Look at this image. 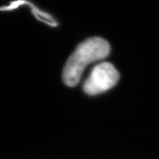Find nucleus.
Instances as JSON below:
<instances>
[{"mask_svg":"<svg viewBox=\"0 0 159 159\" xmlns=\"http://www.w3.org/2000/svg\"><path fill=\"white\" fill-rule=\"evenodd\" d=\"M109 43L101 38H89L76 47L67 59L63 71V82L70 87L79 83L89 63L105 59L110 53Z\"/></svg>","mask_w":159,"mask_h":159,"instance_id":"1","label":"nucleus"},{"mask_svg":"<svg viewBox=\"0 0 159 159\" xmlns=\"http://www.w3.org/2000/svg\"><path fill=\"white\" fill-rule=\"evenodd\" d=\"M119 73L110 63L96 66L84 84V90L89 95H96L110 89L116 84Z\"/></svg>","mask_w":159,"mask_h":159,"instance_id":"2","label":"nucleus"}]
</instances>
